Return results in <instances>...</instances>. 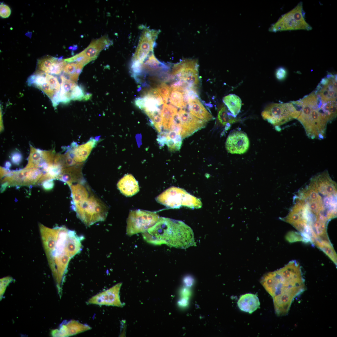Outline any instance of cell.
Here are the masks:
<instances>
[{"instance_id": "7", "label": "cell", "mask_w": 337, "mask_h": 337, "mask_svg": "<svg viewBox=\"0 0 337 337\" xmlns=\"http://www.w3.org/2000/svg\"><path fill=\"white\" fill-rule=\"evenodd\" d=\"M159 218L154 212L141 209L131 210L127 219L126 234L131 236L143 233L153 226Z\"/></svg>"}, {"instance_id": "33", "label": "cell", "mask_w": 337, "mask_h": 337, "mask_svg": "<svg viewBox=\"0 0 337 337\" xmlns=\"http://www.w3.org/2000/svg\"><path fill=\"white\" fill-rule=\"evenodd\" d=\"M155 89L162 97L164 104L166 103L169 97L170 88L165 83H162L156 88Z\"/></svg>"}, {"instance_id": "30", "label": "cell", "mask_w": 337, "mask_h": 337, "mask_svg": "<svg viewBox=\"0 0 337 337\" xmlns=\"http://www.w3.org/2000/svg\"><path fill=\"white\" fill-rule=\"evenodd\" d=\"M314 245L322 251L334 263L337 264V255L330 242L321 241L317 242Z\"/></svg>"}, {"instance_id": "31", "label": "cell", "mask_w": 337, "mask_h": 337, "mask_svg": "<svg viewBox=\"0 0 337 337\" xmlns=\"http://www.w3.org/2000/svg\"><path fill=\"white\" fill-rule=\"evenodd\" d=\"M64 60L67 63L75 62L84 66L91 61L85 55L82 51L72 57L65 59Z\"/></svg>"}, {"instance_id": "37", "label": "cell", "mask_w": 337, "mask_h": 337, "mask_svg": "<svg viewBox=\"0 0 337 337\" xmlns=\"http://www.w3.org/2000/svg\"><path fill=\"white\" fill-rule=\"evenodd\" d=\"M287 74L286 70L283 67H280L276 71V77L277 79L280 81L284 79L286 76Z\"/></svg>"}, {"instance_id": "2", "label": "cell", "mask_w": 337, "mask_h": 337, "mask_svg": "<svg viewBox=\"0 0 337 337\" xmlns=\"http://www.w3.org/2000/svg\"><path fill=\"white\" fill-rule=\"evenodd\" d=\"M298 101L301 110L297 119L307 135L311 139H324L327 125L333 120L325 109L320 96L314 91Z\"/></svg>"}, {"instance_id": "8", "label": "cell", "mask_w": 337, "mask_h": 337, "mask_svg": "<svg viewBox=\"0 0 337 337\" xmlns=\"http://www.w3.org/2000/svg\"><path fill=\"white\" fill-rule=\"evenodd\" d=\"M198 64L197 60L186 59L174 65L172 75L185 87L197 90L199 84Z\"/></svg>"}, {"instance_id": "23", "label": "cell", "mask_w": 337, "mask_h": 337, "mask_svg": "<svg viewBox=\"0 0 337 337\" xmlns=\"http://www.w3.org/2000/svg\"><path fill=\"white\" fill-rule=\"evenodd\" d=\"M84 237L77 235L76 232L69 230L66 242L67 250L71 257L79 253L82 248V241Z\"/></svg>"}, {"instance_id": "20", "label": "cell", "mask_w": 337, "mask_h": 337, "mask_svg": "<svg viewBox=\"0 0 337 337\" xmlns=\"http://www.w3.org/2000/svg\"><path fill=\"white\" fill-rule=\"evenodd\" d=\"M117 186L120 192L126 197H131L139 190L137 181L130 174L125 175L118 182Z\"/></svg>"}, {"instance_id": "26", "label": "cell", "mask_w": 337, "mask_h": 337, "mask_svg": "<svg viewBox=\"0 0 337 337\" xmlns=\"http://www.w3.org/2000/svg\"><path fill=\"white\" fill-rule=\"evenodd\" d=\"M143 71L147 73H155L163 70H167L168 66L159 61L153 52L148 57L142 65Z\"/></svg>"}, {"instance_id": "13", "label": "cell", "mask_w": 337, "mask_h": 337, "mask_svg": "<svg viewBox=\"0 0 337 337\" xmlns=\"http://www.w3.org/2000/svg\"><path fill=\"white\" fill-rule=\"evenodd\" d=\"M249 145V140L247 134L240 130H234L231 132L225 143L227 151L232 154H243L247 151Z\"/></svg>"}, {"instance_id": "28", "label": "cell", "mask_w": 337, "mask_h": 337, "mask_svg": "<svg viewBox=\"0 0 337 337\" xmlns=\"http://www.w3.org/2000/svg\"><path fill=\"white\" fill-rule=\"evenodd\" d=\"M84 66L75 62L67 63L63 70V75L76 83Z\"/></svg>"}, {"instance_id": "15", "label": "cell", "mask_w": 337, "mask_h": 337, "mask_svg": "<svg viewBox=\"0 0 337 337\" xmlns=\"http://www.w3.org/2000/svg\"><path fill=\"white\" fill-rule=\"evenodd\" d=\"M67 64L61 57L58 58L49 56L39 59L37 63L38 71L52 75L61 74Z\"/></svg>"}, {"instance_id": "1", "label": "cell", "mask_w": 337, "mask_h": 337, "mask_svg": "<svg viewBox=\"0 0 337 337\" xmlns=\"http://www.w3.org/2000/svg\"><path fill=\"white\" fill-rule=\"evenodd\" d=\"M142 234L147 242L155 245L165 244L185 248L195 244L193 232L189 227L181 221L165 217H159Z\"/></svg>"}, {"instance_id": "4", "label": "cell", "mask_w": 337, "mask_h": 337, "mask_svg": "<svg viewBox=\"0 0 337 337\" xmlns=\"http://www.w3.org/2000/svg\"><path fill=\"white\" fill-rule=\"evenodd\" d=\"M301 106L297 101L287 103H272L266 106L261 113L263 118L274 126L279 131L278 127L293 119H297L300 114Z\"/></svg>"}, {"instance_id": "35", "label": "cell", "mask_w": 337, "mask_h": 337, "mask_svg": "<svg viewBox=\"0 0 337 337\" xmlns=\"http://www.w3.org/2000/svg\"><path fill=\"white\" fill-rule=\"evenodd\" d=\"M286 239L290 242L303 241V238L300 233L294 232H290L288 233L286 235Z\"/></svg>"}, {"instance_id": "32", "label": "cell", "mask_w": 337, "mask_h": 337, "mask_svg": "<svg viewBox=\"0 0 337 337\" xmlns=\"http://www.w3.org/2000/svg\"><path fill=\"white\" fill-rule=\"evenodd\" d=\"M86 93L81 85H77L71 93V99L73 100L84 101Z\"/></svg>"}, {"instance_id": "12", "label": "cell", "mask_w": 337, "mask_h": 337, "mask_svg": "<svg viewBox=\"0 0 337 337\" xmlns=\"http://www.w3.org/2000/svg\"><path fill=\"white\" fill-rule=\"evenodd\" d=\"M177 116L181 127L180 135L183 139L204 128L206 124V122L197 118L182 109L178 112Z\"/></svg>"}, {"instance_id": "24", "label": "cell", "mask_w": 337, "mask_h": 337, "mask_svg": "<svg viewBox=\"0 0 337 337\" xmlns=\"http://www.w3.org/2000/svg\"><path fill=\"white\" fill-rule=\"evenodd\" d=\"M61 89L59 94L60 102L64 104L68 103L71 101V94L74 88L77 85L76 83L68 79L63 75L60 77Z\"/></svg>"}, {"instance_id": "36", "label": "cell", "mask_w": 337, "mask_h": 337, "mask_svg": "<svg viewBox=\"0 0 337 337\" xmlns=\"http://www.w3.org/2000/svg\"><path fill=\"white\" fill-rule=\"evenodd\" d=\"M11 9L7 5L2 2L0 5V16L1 17L5 18L8 17L11 15Z\"/></svg>"}, {"instance_id": "38", "label": "cell", "mask_w": 337, "mask_h": 337, "mask_svg": "<svg viewBox=\"0 0 337 337\" xmlns=\"http://www.w3.org/2000/svg\"><path fill=\"white\" fill-rule=\"evenodd\" d=\"M42 183L43 188L46 191L51 190L53 188L54 186V183L53 179L45 180Z\"/></svg>"}, {"instance_id": "5", "label": "cell", "mask_w": 337, "mask_h": 337, "mask_svg": "<svg viewBox=\"0 0 337 337\" xmlns=\"http://www.w3.org/2000/svg\"><path fill=\"white\" fill-rule=\"evenodd\" d=\"M156 200L158 203L171 208H177L181 206L199 208L202 206L199 199L176 187L168 189L157 196Z\"/></svg>"}, {"instance_id": "29", "label": "cell", "mask_w": 337, "mask_h": 337, "mask_svg": "<svg viewBox=\"0 0 337 337\" xmlns=\"http://www.w3.org/2000/svg\"><path fill=\"white\" fill-rule=\"evenodd\" d=\"M217 120L220 125L228 127L230 124L238 121L228 112L226 107L223 105L220 106L218 109Z\"/></svg>"}, {"instance_id": "3", "label": "cell", "mask_w": 337, "mask_h": 337, "mask_svg": "<svg viewBox=\"0 0 337 337\" xmlns=\"http://www.w3.org/2000/svg\"><path fill=\"white\" fill-rule=\"evenodd\" d=\"M79 183L70 186L73 208L77 217L87 227L104 221L108 213L106 206L87 185Z\"/></svg>"}, {"instance_id": "17", "label": "cell", "mask_w": 337, "mask_h": 337, "mask_svg": "<svg viewBox=\"0 0 337 337\" xmlns=\"http://www.w3.org/2000/svg\"><path fill=\"white\" fill-rule=\"evenodd\" d=\"M28 85L40 89L51 100L58 92L54 90L47 81L45 73L38 71L30 76L27 80ZM60 92V91H59Z\"/></svg>"}, {"instance_id": "10", "label": "cell", "mask_w": 337, "mask_h": 337, "mask_svg": "<svg viewBox=\"0 0 337 337\" xmlns=\"http://www.w3.org/2000/svg\"><path fill=\"white\" fill-rule=\"evenodd\" d=\"M42 175V172L37 169L24 170L8 176L2 182L10 186L33 185L38 183Z\"/></svg>"}, {"instance_id": "27", "label": "cell", "mask_w": 337, "mask_h": 337, "mask_svg": "<svg viewBox=\"0 0 337 337\" xmlns=\"http://www.w3.org/2000/svg\"><path fill=\"white\" fill-rule=\"evenodd\" d=\"M223 101L232 115L235 117L240 112L242 100L238 96L233 94H229L223 99Z\"/></svg>"}, {"instance_id": "19", "label": "cell", "mask_w": 337, "mask_h": 337, "mask_svg": "<svg viewBox=\"0 0 337 337\" xmlns=\"http://www.w3.org/2000/svg\"><path fill=\"white\" fill-rule=\"evenodd\" d=\"M91 329V327L88 325L73 320L62 325L60 330L56 331V335L59 336L73 335Z\"/></svg>"}, {"instance_id": "11", "label": "cell", "mask_w": 337, "mask_h": 337, "mask_svg": "<svg viewBox=\"0 0 337 337\" xmlns=\"http://www.w3.org/2000/svg\"><path fill=\"white\" fill-rule=\"evenodd\" d=\"M122 285L121 282L118 283L110 288L96 294L89 299L87 303L100 305L122 307L123 304L120 295Z\"/></svg>"}, {"instance_id": "22", "label": "cell", "mask_w": 337, "mask_h": 337, "mask_svg": "<svg viewBox=\"0 0 337 337\" xmlns=\"http://www.w3.org/2000/svg\"><path fill=\"white\" fill-rule=\"evenodd\" d=\"M237 304L241 310L252 314L260 308V302L256 295L247 293L240 296Z\"/></svg>"}, {"instance_id": "18", "label": "cell", "mask_w": 337, "mask_h": 337, "mask_svg": "<svg viewBox=\"0 0 337 337\" xmlns=\"http://www.w3.org/2000/svg\"><path fill=\"white\" fill-rule=\"evenodd\" d=\"M113 44L108 36H105L94 40L82 51L91 61L95 59L101 51L106 49Z\"/></svg>"}, {"instance_id": "21", "label": "cell", "mask_w": 337, "mask_h": 337, "mask_svg": "<svg viewBox=\"0 0 337 337\" xmlns=\"http://www.w3.org/2000/svg\"><path fill=\"white\" fill-rule=\"evenodd\" d=\"M188 104L190 113L195 117L206 122L213 120V116L206 109L198 97L188 100Z\"/></svg>"}, {"instance_id": "9", "label": "cell", "mask_w": 337, "mask_h": 337, "mask_svg": "<svg viewBox=\"0 0 337 337\" xmlns=\"http://www.w3.org/2000/svg\"><path fill=\"white\" fill-rule=\"evenodd\" d=\"M160 32L159 30L144 28L139 37L137 47L132 61L143 64L150 53L153 52L155 41Z\"/></svg>"}, {"instance_id": "34", "label": "cell", "mask_w": 337, "mask_h": 337, "mask_svg": "<svg viewBox=\"0 0 337 337\" xmlns=\"http://www.w3.org/2000/svg\"><path fill=\"white\" fill-rule=\"evenodd\" d=\"M47 81L51 87L57 92L60 91L61 84L57 78L53 75L45 73Z\"/></svg>"}, {"instance_id": "14", "label": "cell", "mask_w": 337, "mask_h": 337, "mask_svg": "<svg viewBox=\"0 0 337 337\" xmlns=\"http://www.w3.org/2000/svg\"><path fill=\"white\" fill-rule=\"evenodd\" d=\"M315 92L323 101H336L337 76L329 73L322 79Z\"/></svg>"}, {"instance_id": "16", "label": "cell", "mask_w": 337, "mask_h": 337, "mask_svg": "<svg viewBox=\"0 0 337 337\" xmlns=\"http://www.w3.org/2000/svg\"><path fill=\"white\" fill-rule=\"evenodd\" d=\"M99 140L96 138H91L87 142L82 144L76 145L74 144L69 153L70 156L76 164H82L87 159Z\"/></svg>"}, {"instance_id": "6", "label": "cell", "mask_w": 337, "mask_h": 337, "mask_svg": "<svg viewBox=\"0 0 337 337\" xmlns=\"http://www.w3.org/2000/svg\"><path fill=\"white\" fill-rule=\"evenodd\" d=\"M302 2L291 11L282 15L269 29L271 31L277 32L288 30L312 29L311 27L305 21Z\"/></svg>"}, {"instance_id": "25", "label": "cell", "mask_w": 337, "mask_h": 337, "mask_svg": "<svg viewBox=\"0 0 337 337\" xmlns=\"http://www.w3.org/2000/svg\"><path fill=\"white\" fill-rule=\"evenodd\" d=\"M185 88L171 86L169 99L173 105L182 109L186 107L188 99L185 91Z\"/></svg>"}]
</instances>
